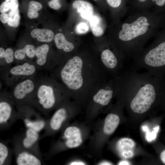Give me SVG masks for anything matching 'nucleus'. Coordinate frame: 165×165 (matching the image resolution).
I'll list each match as a JSON object with an SVG mask.
<instances>
[{"label": "nucleus", "mask_w": 165, "mask_h": 165, "mask_svg": "<svg viewBox=\"0 0 165 165\" xmlns=\"http://www.w3.org/2000/svg\"><path fill=\"white\" fill-rule=\"evenodd\" d=\"M59 77L71 97L79 104L88 103L93 94L112 77L99 59L85 58L78 55L61 65Z\"/></svg>", "instance_id": "f257e3e1"}, {"label": "nucleus", "mask_w": 165, "mask_h": 165, "mask_svg": "<svg viewBox=\"0 0 165 165\" xmlns=\"http://www.w3.org/2000/svg\"><path fill=\"white\" fill-rule=\"evenodd\" d=\"M116 96L130 98L129 106L135 113L142 114L154 103L159 90L157 77L148 72L139 73L130 69L116 77Z\"/></svg>", "instance_id": "f03ea898"}, {"label": "nucleus", "mask_w": 165, "mask_h": 165, "mask_svg": "<svg viewBox=\"0 0 165 165\" xmlns=\"http://www.w3.org/2000/svg\"><path fill=\"white\" fill-rule=\"evenodd\" d=\"M165 41L149 50L134 60L130 69L135 71L145 69L150 75L157 77L165 68Z\"/></svg>", "instance_id": "7ed1b4c3"}, {"label": "nucleus", "mask_w": 165, "mask_h": 165, "mask_svg": "<svg viewBox=\"0 0 165 165\" xmlns=\"http://www.w3.org/2000/svg\"><path fill=\"white\" fill-rule=\"evenodd\" d=\"M116 84L115 78L108 79L93 94L89 102L88 108L92 111L108 106L116 96Z\"/></svg>", "instance_id": "20e7f679"}, {"label": "nucleus", "mask_w": 165, "mask_h": 165, "mask_svg": "<svg viewBox=\"0 0 165 165\" xmlns=\"http://www.w3.org/2000/svg\"><path fill=\"white\" fill-rule=\"evenodd\" d=\"M67 99L60 104L47 125V129L53 132L59 130L66 121L70 114L79 108L80 104L75 100L69 102Z\"/></svg>", "instance_id": "39448f33"}, {"label": "nucleus", "mask_w": 165, "mask_h": 165, "mask_svg": "<svg viewBox=\"0 0 165 165\" xmlns=\"http://www.w3.org/2000/svg\"><path fill=\"white\" fill-rule=\"evenodd\" d=\"M149 23L147 18L141 16L131 24L124 23L119 33V38L121 40L127 42L145 34L148 29Z\"/></svg>", "instance_id": "423d86ee"}, {"label": "nucleus", "mask_w": 165, "mask_h": 165, "mask_svg": "<svg viewBox=\"0 0 165 165\" xmlns=\"http://www.w3.org/2000/svg\"><path fill=\"white\" fill-rule=\"evenodd\" d=\"M66 146L69 148L79 146L82 143L83 139L81 131L78 127L70 126L64 130L63 134Z\"/></svg>", "instance_id": "0eeeda50"}, {"label": "nucleus", "mask_w": 165, "mask_h": 165, "mask_svg": "<svg viewBox=\"0 0 165 165\" xmlns=\"http://www.w3.org/2000/svg\"><path fill=\"white\" fill-rule=\"evenodd\" d=\"M136 144L134 140L128 138L119 139L116 145L117 151L120 156L124 159L133 157Z\"/></svg>", "instance_id": "6e6552de"}, {"label": "nucleus", "mask_w": 165, "mask_h": 165, "mask_svg": "<svg viewBox=\"0 0 165 165\" xmlns=\"http://www.w3.org/2000/svg\"><path fill=\"white\" fill-rule=\"evenodd\" d=\"M72 7L82 18L86 20H89L94 15V7L87 1L75 0L72 3Z\"/></svg>", "instance_id": "1a4fd4ad"}, {"label": "nucleus", "mask_w": 165, "mask_h": 165, "mask_svg": "<svg viewBox=\"0 0 165 165\" xmlns=\"http://www.w3.org/2000/svg\"><path fill=\"white\" fill-rule=\"evenodd\" d=\"M13 109L11 105L8 102L2 101L0 102V124L2 127L8 125L13 121Z\"/></svg>", "instance_id": "9d476101"}, {"label": "nucleus", "mask_w": 165, "mask_h": 165, "mask_svg": "<svg viewBox=\"0 0 165 165\" xmlns=\"http://www.w3.org/2000/svg\"><path fill=\"white\" fill-rule=\"evenodd\" d=\"M34 88L33 82L30 79H27L16 86L13 92L14 96L16 99L21 100L32 92Z\"/></svg>", "instance_id": "9b49d317"}, {"label": "nucleus", "mask_w": 165, "mask_h": 165, "mask_svg": "<svg viewBox=\"0 0 165 165\" xmlns=\"http://www.w3.org/2000/svg\"><path fill=\"white\" fill-rule=\"evenodd\" d=\"M16 163L18 165H40L41 162L37 156L26 151H21L17 154Z\"/></svg>", "instance_id": "f8f14e48"}, {"label": "nucleus", "mask_w": 165, "mask_h": 165, "mask_svg": "<svg viewBox=\"0 0 165 165\" xmlns=\"http://www.w3.org/2000/svg\"><path fill=\"white\" fill-rule=\"evenodd\" d=\"M31 37L40 42H49L54 39V34L51 30L47 28H35L31 32Z\"/></svg>", "instance_id": "ddd939ff"}, {"label": "nucleus", "mask_w": 165, "mask_h": 165, "mask_svg": "<svg viewBox=\"0 0 165 165\" xmlns=\"http://www.w3.org/2000/svg\"><path fill=\"white\" fill-rule=\"evenodd\" d=\"M120 119L118 115L110 113L106 116L103 128L104 133L106 135L112 134L116 130L119 125Z\"/></svg>", "instance_id": "4468645a"}, {"label": "nucleus", "mask_w": 165, "mask_h": 165, "mask_svg": "<svg viewBox=\"0 0 165 165\" xmlns=\"http://www.w3.org/2000/svg\"><path fill=\"white\" fill-rule=\"evenodd\" d=\"M54 40L57 48L66 53L71 52L75 48L74 45L68 41L64 35L61 33L57 34L54 36Z\"/></svg>", "instance_id": "2eb2a0df"}, {"label": "nucleus", "mask_w": 165, "mask_h": 165, "mask_svg": "<svg viewBox=\"0 0 165 165\" xmlns=\"http://www.w3.org/2000/svg\"><path fill=\"white\" fill-rule=\"evenodd\" d=\"M39 136L38 132L30 128L26 130L25 136L22 141L21 144L25 149H30L38 141Z\"/></svg>", "instance_id": "dca6fc26"}, {"label": "nucleus", "mask_w": 165, "mask_h": 165, "mask_svg": "<svg viewBox=\"0 0 165 165\" xmlns=\"http://www.w3.org/2000/svg\"><path fill=\"white\" fill-rule=\"evenodd\" d=\"M88 21L93 35L97 37L102 35L104 33V29L101 17L97 15L94 14Z\"/></svg>", "instance_id": "f3484780"}, {"label": "nucleus", "mask_w": 165, "mask_h": 165, "mask_svg": "<svg viewBox=\"0 0 165 165\" xmlns=\"http://www.w3.org/2000/svg\"><path fill=\"white\" fill-rule=\"evenodd\" d=\"M35 70V67L34 65L25 63L22 65L13 67L10 69V72L14 75H30L33 74Z\"/></svg>", "instance_id": "a211bd4d"}, {"label": "nucleus", "mask_w": 165, "mask_h": 165, "mask_svg": "<svg viewBox=\"0 0 165 165\" xmlns=\"http://www.w3.org/2000/svg\"><path fill=\"white\" fill-rule=\"evenodd\" d=\"M24 122L26 126L37 132H39L46 127L45 121L43 119L38 118L35 119H30L29 118L24 117Z\"/></svg>", "instance_id": "6ab92c4d"}, {"label": "nucleus", "mask_w": 165, "mask_h": 165, "mask_svg": "<svg viewBox=\"0 0 165 165\" xmlns=\"http://www.w3.org/2000/svg\"><path fill=\"white\" fill-rule=\"evenodd\" d=\"M50 47L47 44H44L35 48V56L37 58L36 62L40 66L44 65L46 61L47 55Z\"/></svg>", "instance_id": "aec40b11"}, {"label": "nucleus", "mask_w": 165, "mask_h": 165, "mask_svg": "<svg viewBox=\"0 0 165 165\" xmlns=\"http://www.w3.org/2000/svg\"><path fill=\"white\" fill-rule=\"evenodd\" d=\"M43 8L42 4L40 2L35 0L30 1L28 4L27 15L30 19L37 18L39 14L38 11Z\"/></svg>", "instance_id": "412c9836"}, {"label": "nucleus", "mask_w": 165, "mask_h": 165, "mask_svg": "<svg viewBox=\"0 0 165 165\" xmlns=\"http://www.w3.org/2000/svg\"><path fill=\"white\" fill-rule=\"evenodd\" d=\"M8 25L10 27L16 28L20 24V16L19 8L15 10H10L8 13Z\"/></svg>", "instance_id": "4be33fe9"}, {"label": "nucleus", "mask_w": 165, "mask_h": 165, "mask_svg": "<svg viewBox=\"0 0 165 165\" xmlns=\"http://www.w3.org/2000/svg\"><path fill=\"white\" fill-rule=\"evenodd\" d=\"M18 0H5L0 6V12L1 13H6L10 10L19 8Z\"/></svg>", "instance_id": "5701e85b"}, {"label": "nucleus", "mask_w": 165, "mask_h": 165, "mask_svg": "<svg viewBox=\"0 0 165 165\" xmlns=\"http://www.w3.org/2000/svg\"><path fill=\"white\" fill-rule=\"evenodd\" d=\"M14 53L13 49L8 48L6 50L2 47L0 48V58H4L8 64L13 62L14 60Z\"/></svg>", "instance_id": "b1692460"}, {"label": "nucleus", "mask_w": 165, "mask_h": 165, "mask_svg": "<svg viewBox=\"0 0 165 165\" xmlns=\"http://www.w3.org/2000/svg\"><path fill=\"white\" fill-rule=\"evenodd\" d=\"M9 151L8 147L2 142H0V165L6 163L9 159Z\"/></svg>", "instance_id": "393cba45"}, {"label": "nucleus", "mask_w": 165, "mask_h": 165, "mask_svg": "<svg viewBox=\"0 0 165 165\" xmlns=\"http://www.w3.org/2000/svg\"><path fill=\"white\" fill-rule=\"evenodd\" d=\"M89 30V27L85 22H81L76 25L75 31L79 34H83L86 33Z\"/></svg>", "instance_id": "a878e982"}, {"label": "nucleus", "mask_w": 165, "mask_h": 165, "mask_svg": "<svg viewBox=\"0 0 165 165\" xmlns=\"http://www.w3.org/2000/svg\"><path fill=\"white\" fill-rule=\"evenodd\" d=\"M24 48L26 55L28 57L32 58L35 56V48L33 45L27 44Z\"/></svg>", "instance_id": "bb28decb"}, {"label": "nucleus", "mask_w": 165, "mask_h": 165, "mask_svg": "<svg viewBox=\"0 0 165 165\" xmlns=\"http://www.w3.org/2000/svg\"><path fill=\"white\" fill-rule=\"evenodd\" d=\"M47 4L50 8L55 10L60 9L62 6L61 0H50Z\"/></svg>", "instance_id": "cd10ccee"}, {"label": "nucleus", "mask_w": 165, "mask_h": 165, "mask_svg": "<svg viewBox=\"0 0 165 165\" xmlns=\"http://www.w3.org/2000/svg\"><path fill=\"white\" fill-rule=\"evenodd\" d=\"M26 53L24 48L16 50L14 53V57L17 60H21L24 58Z\"/></svg>", "instance_id": "c85d7f7f"}, {"label": "nucleus", "mask_w": 165, "mask_h": 165, "mask_svg": "<svg viewBox=\"0 0 165 165\" xmlns=\"http://www.w3.org/2000/svg\"><path fill=\"white\" fill-rule=\"evenodd\" d=\"M106 1L110 7L116 8L120 6L122 2V0H106Z\"/></svg>", "instance_id": "c756f323"}, {"label": "nucleus", "mask_w": 165, "mask_h": 165, "mask_svg": "<svg viewBox=\"0 0 165 165\" xmlns=\"http://www.w3.org/2000/svg\"><path fill=\"white\" fill-rule=\"evenodd\" d=\"M8 19V14L6 13H2L0 15V20L1 22L6 24L7 23Z\"/></svg>", "instance_id": "7c9ffc66"}, {"label": "nucleus", "mask_w": 165, "mask_h": 165, "mask_svg": "<svg viewBox=\"0 0 165 165\" xmlns=\"http://www.w3.org/2000/svg\"><path fill=\"white\" fill-rule=\"evenodd\" d=\"M70 165H85V163L82 161H72L69 164Z\"/></svg>", "instance_id": "2f4dec72"}, {"label": "nucleus", "mask_w": 165, "mask_h": 165, "mask_svg": "<svg viewBox=\"0 0 165 165\" xmlns=\"http://www.w3.org/2000/svg\"><path fill=\"white\" fill-rule=\"evenodd\" d=\"M160 158L162 161L165 164V150L163 151L161 153Z\"/></svg>", "instance_id": "473e14b6"}, {"label": "nucleus", "mask_w": 165, "mask_h": 165, "mask_svg": "<svg viewBox=\"0 0 165 165\" xmlns=\"http://www.w3.org/2000/svg\"><path fill=\"white\" fill-rule=\"evenodd\" d=\"M156 3L158 6H162L165 4V0H156Z\"/></svg>", "instance_id": "72a5a7b5"}, {"label": "nucleus", "mask_w": 165, "mask_h": 165, "mask_svg": "<svg viewBox=\"0 0 165 165\" xmlns=\"http://www.w3.org/2000/svg\"><path fill=\"white\" fill-rule=\"evenodd\" d=\"M118 165H130V163L128 161L123 160L120 162L118 163Z\"/></svg>", "instance_id": "f704fd0d"}, {"label": "nucleus", "mask_w": 165, "mask_h": 165, "mask_svg": "<svg viewBox=\"0 0 165 165\" xmlns=\"http://www.w3.org/2000/svg\"><path fill=\"white\" fill-rule=\"evenodd\" d=\"M99 165H112V163L110 162L106 161H104L100 163Z\"/></svg>", "instance_id": "c9c22d12"}, {"label": "nucleus", "mask_w": 165, "mask_h": 165, "mask_svg": "<svg viewBox=\"0 0 165 165\" xmlns=\"http://www.w3.org/2000/svg\"><path fill=\"white\" fill-rule=\"evenodd\" d=\"M139 1L141 2H144L146 0H138Z\"/></svg>", "instance_id": "e433bc0d"}, {"label": "nucleus", "mask_w": 165, "mask_h": 165, "mask_svg": "<svg viewBox=\"0 0 165 165\" xmlns=\"http://www.w3.org/2000/svg\"><path fill=\"white\" fill-rule=\"evenodd\" d=\"M93 0V1H99L100 0Z\"/></svg>", "instance_id": "4c0bfd02"}]
</instances>
